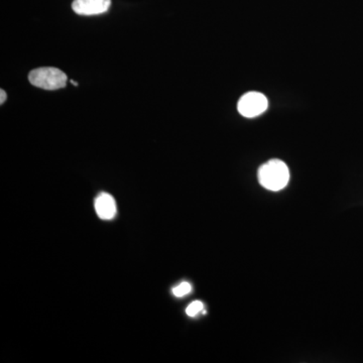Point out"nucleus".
<instances>
[{
    "label": "nucleus",
    "mask_w": 363,
    "mask_h": 363,
    "mask_svg": "<svg viewBox=\"0 0 363 363\" xmlns=\"http://www.w3.org/2000/svg\"><path fill=\"white\" fill-rule=\"evenodd\" d=\"M259 181L262 187L269 191L283 190L290 181L288 166L281 160H271L259 169Z\"/></svg>",
    "instance_id": "1"
},
{
    "label": "nucleus",
    "mask_w": 363,
    "mask_h": 363,
    "mask_svg": "<svg viewBox=\"0 0 363 363\" xmlns=\"http://www.w3.org/2000/svg\"><path fill=\"white\" fill-rule=\"evenodd\" d=\"M30 84L45 90H58L67 85V75L54 67H42L28 74Z\"/></svg>",
    "instance_id": "2"
},
{
    "label": "nucleus",
    "mask_w": 363,
    "mask_h": 363,
    "mask_svg": "<svg viewBox=\"0 0 363 363\" xmlns=\"http://www.w3.org/2000/svg\"><path fill=\"white\" fill-rule=\"evenodd\" d=\"M267 99L262 93L252 92L245 93L240 98L238 104V111L241 116L252 118L264 113L267 108Z\"/></svg>",
    "instance_id": "3"
},
{
    "label": "nucleus",
    "mask_w": 363,
    "mask_h": 363,
    "mask_svg": "<svg viewBox=\"0 0 363 363\" xmlns=\"http://www.w3.org/2000/svg\"><path fill=\"white\" fill-rule=\"evenodd\" d=\"M111 0H74L72 9L79 16H98L107 13L111 9Z\"/></svg>",
    "instance_id": "4"
},
{
    "label": "nucleus",
    "mask_w": 363,
    "mask_h": 363,
    "mask_svg": "<svg viewBox=\"0 0 363 363\" xmlns=\"http://www.w3.org/2000/svg\"><path fill=\"white\" fill-rule=\"evenodd\" d=\"M95 210L99 218L111 220L117 212L116 200L108 193H100L95 199Z\"/></svg>",
    "instance_id": "5"
},
{
    "label": "nucleus",
    "mask_w": 363,
    "mask_h": 363,
    "mask_svg": "<svg viewBox=\"0 0 363 363\" xmlns=\"http://www.w3.org/2000/svg\"><path fill=\"white\" fill-rule=\"evenodd\" d=\"M191 292H192V286L188 281H184V283L177 286L175 289H173L174 296L178 298L184 297V296L188 295Z\"/></svg>",
    "instance_id": "6"
},
{
    "label": "nucleus",
    "mask_w": 363,
    "mask_h": 363,
    "mask_svg": "<svg viewBox=\"0 0 363 363\" xmlns=\"http://www.w3.org/2000/svg\"><path fill=\"white\" fill-rule=\"evenodd\" d=\"M203 309H204L203 303L200 302V301H194V302L191 303L188 306L186 313H187L189 317H196L203 311Z\"/></svg>",
    "instance_id": "7"
},
{
    "label": "nucleus",
    "mask_w": 363,
    "mask_h": 363,
    "mask_svg": "<svg viewBox=\"0 0 363 363\" xmlns=\"http://www.w3.org/2000/svg\"><path fill=\"white\" fill-rule=\"evenodd\" d=\"M6 92L4 90H0V104H4L6 101Z\"/></svg>",
    "instance_id": "8"
},
{
    "label": "nucleus",
    "mask_w": 363,
    "mask_h": 363,
    "mask_svg": "<svg viewBox=\"0 0 363 363\" xmlns=\"http://www.w3.org/2000/svg\"><path fill=\"white\" fill-rule=\"evenodd\" d=\"M70 83H71L72 85L78 86V83L75 82V81L70 80Z\"/></svg>",
    "instance_id": "9"
}]
</instances>
